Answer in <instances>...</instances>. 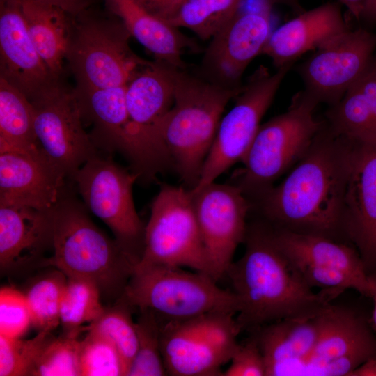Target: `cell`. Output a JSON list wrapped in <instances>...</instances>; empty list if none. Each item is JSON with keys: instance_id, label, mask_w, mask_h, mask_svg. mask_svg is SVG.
Segmentation results:
<instances>
[{"instance_id": "1", "label": "cell", "mask_w": 376, "mask_h": 376, "mask_svg": "<svg viewBox=\"0 0 376 376\" xmlns=\"http://www.w3.org/2000/svg\"><path fill=\"white\" fill-rule=\"evenodd\" d=\"M352 141L324 125L284 180L251 203L273 227L334 239L341 234Z\"/></svg>"}, {"instance_id": "2", "label": "cell", "mask_w": 376, "mask_h": 376, "mask_svg": "<svg viewBox=\"0 0 376 376\" xmlns=\"http://www.w3.org/2000/svg\"><path fill=\"white\" fill-rule=\"evenodd\" d=\"M244 242V253L226 274L239 303L236 320L241 331L314 314L343 292L315 293L279 250L266 221L248 225Z\"/></svg>"}, {"instance_id": "3", "label": "cell", "mask_w": 376, "mask_h": 376, "mask_svg": "<svg viewBox=\"0 0 376 376\" xmlns=\"http://www.w3.org/2000/svg\"><path fill=\"white\" fill-rule=\"evenodd\" d=\"M242 88L178 70L173 104L157 124L155 136L188 189L197 185L224 111Z\"/></svg>"}, {"instance_id": "4", "label": "cell", "mask_w": 376, "mask_h": 376, "mask_svg": "<svg viewBox=\"0 0 376 376\" xmlns=\"http://www.w3.org/2000/svg\"><path fill=\"white\" fill-rule=\"evenodd\" d=\"M69 188L52 210L54 253L44 264L68 278L91 281L101 295L120 298L136 263L93 223Z\"/></svg>"}, {"instance_id": "5", "label": "cell", "mask_w": 376, "mask_h": 376, "mask_svg": "<svg viewBox=\"0 0 376 376\" xmlns=\"http://www.w3.org/2000/svg\"><path fill=\"white\" fill-rule=\"evenodd\" d=\"M210 274L182 267L134 266L121 300L152 312L162 324L210 313L237 315V299Z\"/></svg>"}, {"instance_id": "6", "label": "cell", "mask_w": 376, "mask_h": 376, "mask_svg": "<svg viewBox=\"0 0 376 376\" xmlns=\"http://www.w3.org/2000/svg\"><path fill=\"white\" fill-rule=\"evenodd\" d=\"M319 103L304 90L292 98L288 109L261 124L234 182L253 202L296 164L313 144L324 123L314 113Z\"/></svg>"}, {"instance_id": "7", "label": "cell", "mask_w": 376, "mask_h": 376, "mask_svg": "<svg viewBox=\"0 0 376 376\" xmlns=\"http://www.w3.org/2000/svg\"><path fill=\"white\" fill-rule=\"evenodd\" d=\"M109 14L103 16L89 8L74 17L66 63L75 78V89L125 86L146 61L132 51L130 33Z\"/></svg>"}, {"instance_id": "8", "label": "cell", "mask_w": 376, "mask_h": 376, "mask_svg": "<svg viewBox=\"0 0 376 376\" xmlns=\"http://www.w3.org/2000/svg\"><path fill=\"white\" fill-rule=\"evenodd\" d=\"M134 266L188 267L212 276L189 189L161 185L145 226L143 250Z\"/></svg>"}, {"instance_id": "9", "label": "cell", "mask_w": 376, "mask_h": 376, "mask_svg": "<svg viewBox=\"0 0 376 376\" xmlns=\"http://www.w3.org/2000/svg\"><path fill=\"white\" fill-rule=\"evenodd\" d=\"M235 315L206 314L192 319L162 324V352L167 375H222L239 343L241 329Z\"/></svg>"}, {"instance_id": "10", "label": "cell", "mask_w": 376, "mask_h": 376, "mask_svg": "<svg viewBox=\"0 0 376 376\" xmlns=\"http://www.w3.org/2000/svg\"><path fill=\"white\" fill-rule=\"evenodd\" d=\"M138 175L98 154L75 173V183L87 209L104 221L123 250L137 263L144 245L145 226L135 209L132 187Z\"/></svg>"}, {"instance_id": "11", "label": "cell", "mask_w": 376, "mask_h": 376, "mask_svg": "<svg viewBox=\"0 0 376 376\" xmlns=\"http://www.w3.org/2000/svg\"><path fill=\"white\" fill-rule=\"evenodd\" d=\"M291 67L286 65L271 73L267 68L260 65L249 77L235 97L233 107L222 116L199 180L191 190H198L214 182L242 161Z\"/></svg>"}, {"instance_id": "12", "label": "cell", "mask_w": 376, "mask_h": 376, "mask_svg": "<svg viewBox=\"0 0 376 376\" xmlns=\"http://www.w3.org/2000/svg\"><path fill=\"white\" fill-rule=\"evenodd\" d=\"M31 102L40 148L72 182L77 171L98 154L84 129L73 89L67 88L59 81Z\"/></svg>"}, {"instance_id": "13", "label": "cell", "mask_w": 376, "mask_h": 376, "mask_svg": "<svg viewBox=\"0 0 376 376\" xmlns=\"http://www.w3.org/2000/svg\"><path fill=\"white\" fill-rule=\"evenodd\" d=\"M376 53V33L348 29L298 68L304 91L318 103H337L363 76Z\"/></svg>"}, {"instance_id": "14", "label": "cell", "mask_w": 376, "mask_h": 376, "mask_svg": "<svg viewBox=\"0 0 376 376\" xmlns=\"http://www.w3.org/2000/svg\"><path fill=\"white\" fill-rule=\"evenodd\" d=\"M190 191L211 275L218 281L226 276L237 247L244 242L251 203L233 183L214 181Z\"/></svg>"}, {"instance_id": "15", "label": "cell", "mask_w": 376, "mask_h": 376, "mask_svg": "<svg viewBox=\"0 0 376 376\" xmlns=\"http://www.w3.org/2000/svg\"><path fill=\"white\" fill-rule=\"evenodd\" d=\"M267 7L240 11L210 40L201 63V77L214 84L237 88L250 63L262 54L272 31Z\"/></svg>"}, {"instance_id": "16", "label": "cell", "mask_w": 376, "mask_h": 376, "mask_svg": "<svg viewBox=\"0 0 376 376\" xmlns=\"http://www.w3.org/2000/svg\"><path fill=\"white\" fill-rule=\"evenodd\" d=\"M352 144L341 234L359 252L368 273H376V143Z\"/></svg>"}, {"instance_id": "17", "label": "cell", "mask_w": 376, "mask_h": 376, "mask_svg": "<svg viewBox=\"0 0 376 376\" xmlns=\"http://www.w3.org/2000/svg\"><path fill=\"white\" fill-rule=\"evenodd\" d=\"M376 357V337L354 312L334 306L327 328L296 375L349 376Z\"/></svg>"}, {"instance_id": "18", "label": "cell", "mask_w": 376, "mask_h": 376, "mask_svg": "<svg viewBox=\"0 0 376 376\" xmlns=\"http://www.w3.org/2000/svg\"><path fill=\"white\" fill-rule=\"evenodd\" d=\"M66 175L39 148L0 152V206L52 210L68 189Z\"/></svg>"}, {"instance_id": "19", "label": "cell", "mask_w": 376, "mask_h": 376, "mask_svg": "<svg viewBox=\"0 0 376 376\" xmlns=\"http://www.w3.org/2000/svg\"><path fill=\"white\" fill-rule=\"evenodd\" d=\"M0 78L30 101L61 81L52 75L40 56L17 0L0 3Z\"/></svg>"}, {"instance_id": "20", "label": "cell", "mask_w": 376, "mask_h": 376, "mask_svg": "<svg viewBox=\"0 0 376 376\" xmlns=\"http://www.w3.org/2000/svg\"><path fill=\"white\" fill-rule=\"evenodd\" d=\"M329 304L308 315L287 318L252 331L263 355L266 376L296 375L329 322Z\"/></svg>"}, {"instance_id": "21", "label": "cell", "mask_w": 376, "mask_h": 376, "mask_svg": "<svg viewBox=\"0 0 376 376\" xmlns=\"http://www.w3.org/2000/svg\"><path fill=\"white\" fill-rule=\"evenodd\" d=\"M349 27L337 3H326L300 13L272 32L262 54L276 69L292 65L300 56L315 51Z\"/></svg>"}, {"instance_id": "22", "label": "cell", "mask_w": 376, "mask_h": 376, "mask_svg": "<svg viewBox=\"0 0 376 376\" xmlns=\"http://www.w3.org/2000/svg\"><path fill=\"white\" fill-rule=\"evenodd\" d=\"M52 210L26 206H0L1 272L40 262L52 248Z\"/></svg>"}, {"instance_id": "23", "label": "cell", "mask_w": 376, "mask_h": 376, "mask_svg": "<svg viewBox=\"0 0 376 376\" xmlns=\"http://www.w3.org/2000/svg\"><path fill=\"white\" fill-rule=\"evenodd\" d=\"M180 69L157 59L145 61L126 84V104L132 122L150 141L167 154L155 138V128L173 104Z\"/></svg>"}, {"instance_id": "24", "label": "cell", "mask_w": 376, "mask_h": 376, "mask_svg": "<svg viewBox=\"0 0 376 376\" xmlns=\"http://www.w3.org/2000/svg\"><path fill=\"white\" fill-rule=\"evenodd\" d=\"M109 13L116 17L130 33L155 59L185 69L182 59L186 49L196 43L165 21L154 16L136 0H104Z\"/></svg>"}, {"instance_id": "25", "label": "cell", "mask_w": 376, "mask_h": 376, "mask_svg": "<svg viewBox=\"0 0 376 376\" xmlns=\"http://www.w3.org/2000/svg\"><path fill=\"white\" fill-rule=\"evenodd\" d=\"M269 226L275 244L291 264L337 268L368 284V273L353 246L325 236Z\"/></svg>"}, {"instance_id": "26", "label": "cell", "mask_w": 376, "mask_h": 376, "mask_svg": "<svg viewBox=\"0 0 376 376\" xmlns=\"http://www.w3.org/2000/svg\"><path fill=\"white\" fill-rule=\"evenodd\" d=\"M28 32L52 75L61 80L73 29L74 17L36 0H17Z\"/></svg>"}, {"instance_id": "27", "label": "cell", "mask_w": 376, "mask_h": 376, "mask_svg": "<svg viewBox=\"0 0 376 376\" xmlns=\"http://www.w3.org/2000/svg\"><path fill=\"white\" fill-rule=\"evenodd\" d=\"M39 148L32 103L17 88L0 78V152Z\"/></svg>"}, {"instance_id": "28", "label": "cell", "mask_w": 376, "mask_h": 376, "mask_svg": "<svg viewBox=\"0 0 376 376\" xmlns=\"http://www.w3.org/2000/svg\"><path fill=\"white\" fill-rule=\"evenodd\" d=\"M244 0H185L166 22L210 40L240 10Z\"/></svg>"}, {"instance_id": "29", "label": "cell", "mask_w": 376, "mask_h": 376, "mask_svg": "<svg viewBox=\"0 0 376 376\" xmlns=\"http://www.w3.org/2000/svg\"><path fill=\"white\" fill-rule=\"evenodd\" d=\"M101 295L91 281L68 278L60 306L61 324L65 332L85 329L102 314L105 308Z\"/></svg>"}, {"instance_id": "30", "label": "cell", "mask_w": 376, "mask_h": 376, "mask_svg": "<svg viewBox=\"0 0 376 376\" xmlns=\"http://www.w3.org/2000/svg\"><path fill=\"white\" fill-rule=\"evenodd\" d=\"M67 280L56 269L36 281L24 293L32 325L38 331L52 332L61 324L60 306Z\"/></svg>"}, {"instance_id": "31", "label": "cell", "mask_w": 376, "mask_h": 376, "mask_svg": "<svg viewBox=\"0 0 376 376\" xmlns=\"http://www.w3.org/2000/svg\"><path fill=\"white\" fill-rule=\"evenodd\" d=\"M86 329L65 332L58 337L51 334L39 352L30 375L80 376L79 336Z\"/></svg>"}, {"instance_id": "32", "label": "cell", "mask_w": 376, "mask_h": 376, "mask_svg": "<svg viewBox=\"0 0 376 376\" xmlns=\"http://www.w3.org/2000/svg\"><path fill=\"white\" fill-rule=\"evenodd\" d=\"M138 347L126 376L167 375L161 345L162 323L148 310H139Z\"/></svg>"}, {"instance_id": "33", "label": "cell", "mask_w": 376, "mask_h": 376, "mask_svg": "<svg viewBox=\"0 0 376 376\" xmlns=\"http://www.w3.org/2000/svg\"><path fill=\"white\" fill-rule=\"evenodd\" d=\"M120 301L118 305L105 308L102 314L88 326V329L103 336L115 347L127 373L136 353L138 335L136 322L131 315L130 306Z\"/></svg>"}, {"instance_id": "34", "label": "cell", "mask_w": 376, "mask_h": 376, "mask_svg": "<svg viewBox=\"0 0 376 376\" xmlns=\"http://www.w3.org/2000/svg\"><path fill=\"white\" fill-rule=\"evenodd\" d=\"M80 376L126 375V366L115 347L103 336L88 329L81 339Z\"/></svg>"}, {"instance_id": "35", "label": "cell", "mask_w": 376, "mask_h": 376, "mask_svg": "<svg viewBox=\"0 0 376 376\" xmlns=\"http://www.w3.org/2000/svg\"><path fill=\"white\" fill-rule=\"evenodd\" d=\"M52 332L38 331L30 339L0 335V376L30 375L35 361Z\"/></svg>"}, {"instance_id": "36", "label": "cell", "mask_w": 376, "mask_h": 376, "mask_svg": "<svg viewBox=\"0 0 376 376\" xmlns=\"http://www.w3.org/2000/svg\"><path fill=\"white\" fill-rule=\"evenodd\" d=\"M32 325L25 294L6 286L0 290V335L22 337Z\"/></svg>"}, {"instance_id": "37", "label": "cell", "mask_w": 376, "mask_h": 376, "mask_svg": "<svg viewBox=\"0 0 376 376\" xmlns=\"http://www.w3.org/2000/svg\"><path fill=\"white\" fill-rule=\"evenodd\" d=\"M224 376H266L263 355L256 339L251 336L238 345L233 354Z\"/></svg>"}, {"instance_id": "38", "label": "cell", "mask_w": 376, "mask_h": 376, "mask_svg": "<svg viewBox=\"0 0 376 376\" xmlns=\"http://www.w3.org/2000/svg\"><path fill=\"white\" fill-rule=\"evenodd\" d=\"M357 84L362 91L376 122V53Z\"/></svg>"}, {"instance_id": "39", "label": "cell", "mask_w": 376, "mask_h": 376, "mask_svg": "<svg viewBox=\"0 0 376 376\" xmlns=\"http://www.w3.org/2000/svg\"><path fill=\"white\" fill-rule=\"evenodd\" d=\"M136 1L150 13L166 22L185 0Z\"/></svg>"}, {"instance_id": "40", "label": "cell", "mask_w": 376, "mask_h": 376, "mask_svg": "<svg viewBox=\"0 0 376 376\" xmlns=\"http://www.w3.org/2000/svg\"><path fill=\"white\" fill-rule=\"evenodd\" d=\"M57 7L75 17L91 8L96 0H36Z\"/></svg>"}, {"instance_id": "41", "label": "cell", "mask_w": 376, "mask_h": 376, "mask_svg": "<svg viewBox=\"0 0 376 376\" xmlns=\"http://www.w3.org/2000/svg\"><path fill=\"white\" fill-rule=\"evenodd\" d=\"M367 0H338V1L345 6L349 13L356 19L359 20L363 13Z\"/></svg>"}, {"instance_id": "42", "label": "cell", "mask_w": 376, "mask_h": 376, "mask_svg": "<svg viewBox=\"0 0 376 376\" xmlns=\"http://www.w3.org/2000/svg\"><path fill=\"white\" fill-rule=\"evenodd\" d=\"M349 376H376V357L363 362L353 370Z\"/></svg>"}, {"instance_id": "43", "label": "cell", "mask_w": 376, "mask_h": 376, "mask_svg": "<svg viewBox=\"0 0 376 376\" xmlns=\"http://www.w3.org/2000/svg\"><path fill=\"white\" fill-rule=\"evenodd\" d=\"M361 19L369 24H376V0H367Z\"/></svg>"}, {"instance_id": "44", "label": "cell", "mask_w": 376, "mask_h": 376, "mask_svg": "<svg viewBox=\"0 0 376 376\" xmlns=\"http://www.w3.org/2000/svg\"><path fill=\"white\" fill-rule=\"evenodd\" d=\"M368 297L376 301V273L368 274Z\"/></svg>"}, {"instance_id": "45", "label": "cell", "mask_w": 376, "mask_h": 376, "mask_svg": "<svg viewBox=\"0 0 376 376\" xmlns=\"http://www.w3.org/2000/svg\"><path fill=\"white\" fill-rule=\"evenodd\" d=\"M370 326L376 332V301H373V308L370 319Z\"/></svg>"}, {"instance_id": "46", "label": "cell", "mask_w": 376, "mask_h": 376, "mask_svg": "<svg viewBox=\"0 0 376 376\" xmlns=\"http://www.w3.org/2000/svg\"><path fill=\"white\" fill-rule=\"evenodd\" d=\"M283 1H285L286 2L289 3H292V4H295L296 3H297V0H283Z\"/></svg>"}]
</instances>
